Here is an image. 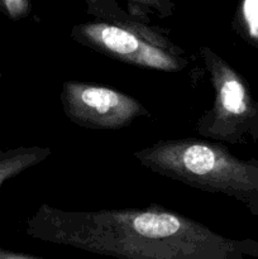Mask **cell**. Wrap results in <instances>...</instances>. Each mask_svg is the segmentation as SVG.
<instances>
[{
  "instance_id": "obj_1",
  "label": "cell",
  "mask_w": 258,
  "mask_h": 259,
  "mask_svg": "<svg viewBox=\"0 0 258 259\" xmlns=\"http://www.w3.org/2000/svg\"><path fill=\"white\" fill-rule=\"evenodd\" d=\"M28 234L51 244L131 259H240L258 257V242L223 237L191 218L164 209L71 211L43 204Z\"/></svg>"
},
{
  "instance_id": "obj_2",
  "label": "cell",
  "mask_w": 258,
  "mask_h": 259,
  "mask_svg": "<svg viewBox=\"0 0 258 259\" xmlns=\"http://www.w3.org/2000/svg\"><path fill=\"white\" fill-rule=\"evenodd\" d=\"M149 171L194 189L248 202L258 197V159H242L207 139H164L136 151Z\"/></svg>"
},
{
  "instance_id": "obj_3",
  "label": "cell",
  "mask_w": 258,
  "mask_h": 259,
  "mask_svg": "<svg viewBox=\"0 0 258 259\" xmlns=\"http://www.w3.org/2000/svg\"><path fill=\"white\" fill-rule=\"evenodd\" d=\"M71 37L85 47L120 62L162 72L189 66L185 51L144 22H89L75 25Z\"/></svg>"
},
{
  "instance_id": "obj_4",
  "label": "cell",
  "mask_w": 258,
  "mask_h": 259,
  "mask_svg": "<svg viewBox=\"0 0 258 259\" xmlns=\"http://www.w3.org/2000/svg\"><path fill=\"white\" fill-rule=\"evenodd\" d=\"M209 73L214 101L199 118L196 132L202 138L230 144L258 141V101L243 76L210 47L200 48Z\"/></svg>"
},
{
  "instance_id": "obj_5",
  "label": "cell",
  "mask_w": 258,
  "mask_h": 259,
  "mask_svg": "<svg viewBox=\"0 0 258 259\" xmlns=\"http://www.w3.org/2000/svg\"><path fill=\"white\" fill-rule=\"evenodd\" d=\"M60 99L68 120L89 129L116 131L151 115L133 96L103 85L66 81Z\"/></svg>"
},
{
  "instance_id": "obj_6",
  "label": "cell",
  "mask_w": 258,
  "mask_h": 259,
  "mask_svg": "<svg viewBox=\"0 0 258 259\" xmlns=\"http://www.w3.org/2000/svg\"><path fill=\"white\" fill-rule=\"evenodd\" d=\"M52 154L47 147H20L0 156V186L20 172L46 161Z\"/></svg>"
},
{
  "instance_id": "obj_7",
  "label": "cell",
  "mask_w": 258,
  "mask_h": 259,
  "mask_svg": "<svg viewBox=\"0 0 258 259\" xmlns=\"http://www.w3.org/2000/svg\"><path fill=\"white\" fill-rule=\"evenodd\" d=\"M234 29L245 42L258 48V0H240Z\"/></svg>"
},
{
  "instance_id": "obj_8",
  "label": "cell",
  "mask_w": 258,
  "mask_h": 259,
  "mask_svg": "<svg viewBox=\"0 0 258 259\" xmlns=\"http://www.w3.org/2000/svg\"><path fill=\"white\" fill-rule=\"evenodd\" d=\"M0 5L13 19L25 17L30 12L29 0H0Z\"/></svg>"
}]
</instances>
